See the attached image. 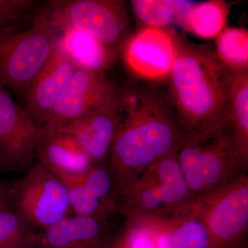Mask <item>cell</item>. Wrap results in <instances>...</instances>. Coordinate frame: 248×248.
<instances>
[{"mask_svg": "<svg viewBox=\"0 0 248 248\" xmlns=\"http://www.w3.org/2000/svg\"><path fill=\"white\" fill-rule=\"evenodd\" d=\"M122 120L108 164L118 195L150 166L190 138L167 91L157 84L121 87Z\"/></svg>", "mask_w": 248, "mask_h": 248, "instance_id": "6da1fadb", "label": "cell"}, {"mask_svg": "<svg viewBox=\"0 0 248 248\" xmlns=\"http://www.w3.org/2000/svg\"><path fill=\"white\" fill-rule=\"evenodd\" d=\"M179 48L168 93L178 120L190 137H209L229 127L228 103L233 73L208 44L197 45L178 33Z\"/></svg>", "mask_w": 248, "mask_h": 248, "instance_id": "7a4b0ae2", "label": "cell"}, {"mask_svg": "<svg viewBox=\"0 0 248 248\" xmlns=\"http://www.w3.org/2000/svg\"><path fill=\"white\" fill-rule=\"evenodd\" d=\"M192 197L177 152L150 166L117 197V214L127 218L172 219L193 213Z\"/></svg>", "mask_w": 248, "mask_h": 248, "instance_id": "3957f363", "label": "cell"}, {"mask_svg": "<svg viewBox=\"0 0 248 248\" xmlns=\"http://www.w3.org/2000/svg\"><path fill=\"white\" fill-rule=\"evenodd\" d=\"M177 155L197 202L248 174V157L229 127L211 136L190 137Z\"/></svg>", "mask_w": 248, "mask_h": 248, "instance_id": "277c9868", "label": "cell"}, {"mask_svg": "<svg viewBox=\"0 0 248 248\" xmlns=\"http://www.w3.org/2000/svg\"><path fill=\"white\" fill-rule=\"evenodd\" d=\"M33 21L81 31L117 52L133 34L128 4L122 0H48Z\"/></svg>", "mask_w": 248, "mask_h": 248, "instance_id": "5b68a950", "label": "cell"}, {"mask_svg": "<svg viewBox=\"0 0 248 248\" xmlns=\"http://www.w3.org/2000/svg\"><path fill=\"white\" fill-rule=\"evenodd\" d=\"M62 29L32 21L29 29L0 32V84L23 99L56 48Z\"/></svg>", "mask_w": 248, "mask_h": 248, "instance_id": "8992f818", "label": "cell"}, {"mask_svg": "<svg viewBox=\"0 0 248 248\" xmlns=\"http://www.w3.org/2000/svg\"><path fill=\"white\" fill-rule=\"evenodd\" d=\"M13 208L36 231L46 229L71 215L66 186L37 162L14 183Z\"/></svg>", "mask_w": 248, "mask_h": 248, "instance_id": "52a82bcc", "label": "cell"}, {"mask_svg": "<svg viewBox=\"0 0 248 248\" xmlns=\"http://www.w3.org/2000/svg\"><path fill=\"white\" fill-rule=\"evenodd\" d=\"M210 248H242L248 232V175L199 202Z\"/></svg>", "mask_w": 248, "mask_h": 248, "instance_id": "ba28073f", "label": "cell"}, {"mask_svg": "<svg viewBox=\"0 0 248 248\" xmlns=\"http://www.w3.org/2000/svg\"><path fill=\"white\" fill-rule=\"evenodd\" d=\"M178 48V32L143 27L127 39L120 50L132 76L140 81L159 84L169 79Z\"/></svg>", "mask_w": 248, "mask_h": 248, "instance_id": "9c48e42d", "label": "cell"}, {"mask_svg": "<svg viewBox=\"0 0 248 248\" xmlns=\"http://www.w3.org/2000/svg\"><path fill=\"white\" fill-rule=\"evenodd\" d=\"M120 87L106 73L78 68L40 131H58L105 107L117 97Z\"/></svg>", "mask_w": 248, "mask_h": 248, "instance_id": "30bf717a", "label": "cell"}, {"mask_svg": "<svg viewBox=\"0 0 248 248\" xmlns=\"http://www.w3.org/2000/svg\"><path fill=\"white\" fill-rule=\"evenodd\" d=\"M40 128L11 92L0 84V164L30 168L35 159Z\"/></svg>", "mask_w": 248, "mask_h": 248, "instance_id": "8fae6325", "label": "cell"}, {"mask_svg": "<svg viewBox=\"0 0 248 248\" xmlns=\"http://www.w3.org/2000/svg\"><path fill=\"white\" fill-rule=\"evenodd\" d=\"M120 232L109 218L71 215L36 231L31 248H112Z\"/></svg>", "mask_w": 248, "mask_h": 248, "instance_id": "7c38bea8", "label": "cell"}, {"mask_svg": "<svg viewBox=\"0 0 248 248\" xmlns=\"http://www.w3.org/2000/svg\"><path fill=\"white\" fill-rule=\"evenodd\" d=\"M77 69L58 42L48 61L32 80L23 98L24 108L40 130Z\"/></svg>", "mask_w": 248, "mask_h": 248, "instance_id": "4fadbf2b", "label": "cell"}, {"mask_svg": "<svg viewBox=\"0 0 248 248\" xmlns=\"http://www.w3.org/2000/svg\"><path fill=\"white\" fill-rule=\"evenodd\" d=\"M121 87L117 97L99 110L66 124L58 131L75 139L94 164H104L122 120Z\"/></svg>", "mask_w": 248, "mask_h": 248, "instance_id": "5bb4252c", "label": "cell"}, {"mask_svg": "<svg viewBox=\"0 0 248 248\" xmlns=\"http://www.w3.org/2000/svg\"><path fill=\"white\" fill-rule=\"evenodd\" d=\"M35 158L55 174H82L94 164L74 138L60 131H40Z\"/></svg>", "mask_w": 248, "mask_h": 248, "instance_id": "9a60e30c", "label": "cell"}, {"mask_svg": "<svg viewBox=\"0 0 248 248\" xmlns=\"http://www.w3.org/2000/svg\"><path fill=\"white\" fill-rule=\"evenodd\" d=\"M197 210L198 208L187 216L172 219L142 218L149 225L155 247L210 248L208 232L197 215Z\"/></svg>", "mask_w": 248, "mask_h": 248, "instance_id": "2e32d148", "label": "cell"}, {"mask_svg": "<svg viewBox=\"0 0 248 248\" xmlns=\"http://www.w3.org/2000/svg\"><path fill=\"white\" fill-rule=\"evenodd\" d=\"M59 45L77 68L97 73L110 69L118 53L93 36L71 29H62Z\"/></svg>", "mask_w": 248, "mask_h": 248, "instance_id": "e0dca14e", "label": "cell"}, {"mask_svg": "<svg viewBox=\"0 0 248 248\" xmlns=\"http://www.w3.org/2000/svg\"><path fill=\"white\" fill-rule=\"evenodd\" d=\"M231 4L222 0H211L191 4L181 26L205 40L216 39L227 27Z\"/></svg>", "mask_w": 248, "mask_h": 248, "instance_id": "ac0fdd59", "label": "cell"}, {"mask_svg": "<svg viewBox=\"0 0 248 248\" xmlns=\"http://www.w3.org/2000/svg\"><path fill=\"white\" fill-rule=\"evenodd\" d=\"M228 125L248 157V72L233 73L228 103Z\"/></svg>", "mask_w": 248, "mask_h": 248, "instance_id": "d6986e66", "label": "cell"}, {"mask_svg": "<svg viewBox=\"0 0 248 248\" xmlns=\"http://www.w3.org/2000/svg\"><path fill=\"white\" fill-rule=\"evenodd\" d=\"M132 11L142 27L169 29L174 22L181 25L190 2L173 0H132Z\"/></svg>", "mask_w": 248, "mask_h": 248, "instance_id": "ffe728a7", "label": "cell"}, {"mask_svg": "<svg viewBox=\"0 0 248 248\" xmlns=\"http://www.w3.org/2000/svg\"><path fill=\"white\" fill-rule=\"evenodd\" d=\"M68 191L71 215L110 218L117 214L115 204L97 200L85 187L81 174H56Z\"/></svg>", "mask_w": 248, "mask_h": 248, "instance_id": "44dd1931", "label": "cell"}, {"mask_svg": "<svg viewBox=\"0 0 248 248\" xmlns=\"http://www.w3.org/2000/svg\"><path fill=\"white\" fill-rule=\"evenodd\" d=\"M215 55L234 73L248 72V31L227 27L216 38Z\"/></svg>", "mask_w": 248, "mask_h": 248, "instance_id": "7402d4cb", "label": "cell"}, {"mask_svg": "<svg viewBox=\"0 0 248 248\" xmlns=\"http://www.w3.org/2000/svg\"><path fill=\"white\" fill-rule=\"evenodd\" d=\"M35 232L13 206L0 212V248H31Z\"/></svg>", "mask_w": 248, "mask_h": 248, "instance_id": "603a6c76", "label": "cell"}, {"mask_svg": "<svg viewBox=\"0 0 248 248\" xmlns=\"http://www.w3.org/2000/svg\"><path fill=\"white\" fill-rule=\"evenodd\" d=\"M41 3L35 0H0V32L22 29L33 20Z\"/></svg>", "mask_w": 248, "mask_h": 248, "instance_id": "cb8c5ba5", "label": "cell"}, {"mask_svg": "<svg viewBox=\"0 0 248 248\" xmlns=\"http://www.w3.org/2000/svg\"><path fill=\"white\" fill-rule=\"evenodd\" d=\"M119 242L122 248H156L149 225L142 218H125Z\"/></svg>", "mask_w": 248, "mask_h": 248, "instance_id": "d4e9b609", "label": "cell"}, {"mask_svg": "<svg viewBox=\"0 0 248 248\" xmlns=\"http://www.w3.org/2000/svg\"><path fill=\"white\" fill-rule=\"evenodd\" d=\"M14 183L0 180V212L12 206Z\"/></svg>", "mask_w": 248, "mask_h": 248, "instance_id": "484cf974", "label": "cell"}, {"mask_svg": "<svg viewBox=\"0 0 248 248\" xmlns=\"http://www.w3.org/2000/svg\"><path fill=\"white\" fill-rule=\"evenodd\" d=\"M122 248V247H121L120 242H119V236L118 238H117V241H116L115 245H114L113 248Z\"/></svg>", "mask_w": 248, "mask_h": 248, "instance_id": "4316f807", "label": "cell"}, {"mask_svg": "<svg viewBox=\"0 0 248 248\" xmlns=\"http://www.w3.org/2000/svg\"><path fill=\"white\" fill-rule=\"evenodd\" d=\"M0 156H1V147H0Z\"/></svg>", "mask_w": 248, "mask_h": 248, "instance_id": "83f0119b", "label": "cell"}]
</instances>
